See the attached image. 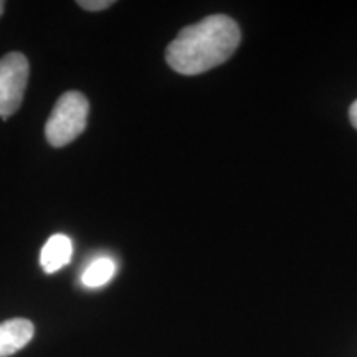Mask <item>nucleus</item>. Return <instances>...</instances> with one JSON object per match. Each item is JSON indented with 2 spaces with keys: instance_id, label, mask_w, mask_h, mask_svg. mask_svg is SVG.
<instances>
[{
  "instance_id": "nucleus-1",
  "label": "nucleus",
  "mask_w": 357,
  "mask_h": 357,
  "mask_svg": "<svg viewBox=\"0 0 357 357\" xmlns=\"http://www.w3.org/2000/svg\"><path fill=\"white\" fill-rule=\"evenodd\" d=\"M240 26L227 15H212L185 26L166 50V60L181 75H200L225 63L240 45Z\"/></svg>"
},
{
  "instance_id": "nucleus-2",
  "label": "nucleus",
  "mask_w": 357,
  "mask_h": 357,
  "mask_svg": "<svg viewBox=\"0 0 357 357\" xmlns=\"http://www.w3.org/2000/svg\"><path fill=\"white\" fill-rule=\"evenodd\" d=\"M88 111L89 102L79 91H66L61 95L45 126L47 141L53 147H63L73 142L86 128Z\"/></svg>"
},
{
  "instance_id": "nucleus-3",
  "label": "nucleus",
  "mask_w": 357,
  "mask_h": 357,
  "mask_svg": "<svg viewBox=\"0 0 357 357\" xmlns=\"http://www.w3.org/2000/svg\"><path fill=\"white\" fill-rule=\"evenodd\" d=\"M29 60L24 53L12 52L0 58V118L7 119L22 106L26 82Z\"/></svg>"
},
{
  "instance_id": "nucleus-4",
  "label": "nucleus",
  "mask_w": 357,
  "mask_h": 357,
  "mask_svg": "<svg viewBox=\"0 0 357 357\" xmlns=\"http://www.w3.org/2000/svg\"><path fill=\"white\" fill-rule=\"evenodd\" d=\"M35 326L29 319H8L0 323V357L13 356L32 341Z\"/></svg>"
},
{
  "instance_id": "nucleus-5",
  "label": "nucleus",
  "mask_w": 357,
  "mask_h": 357,
  "mask_svg": "<svg viewBox=\"0 0 357 357\" xmlns=\"http://www.w3.org/2000/svg\"><path fill=\"white\" fill-rule=\"evenodd\" d=\"M73 255V243L66 235L56 234L47 240L40 253V265L45 273H55L66 266Z\"/></svg>"
},
{
  "instance_id": "nucleus-6",
  "label": "nucleus",
  "mask_w": 357,
  "mask_h": 357,
  "mask_svg": "<svg viewBox=\"0 0 357 357\" xmlns=\"http://www.w3.org/2000/svg\"><path fill=\"white\" fill-rule=\"evenodd\" d=\"M116 275V263L108 257L96 258L88 265L82 275V283L86 288H100L109 283Z\"/></svg>"
},
{
  "instance_id": "nucleus-7",
  "label": "nucleus",
  "mask_w": 357,
  "mask_h": 357,
  "mask_svg": "<svg viewBox=\"0 0 357 357\" xmlns=\"http://www.w3.org/2000/svg\"><path fill=\"white\" fill-rule=\"evenodd\" d=\"M78 6L88 12H100L113 6V0H79Z\"/></svg>"
},
{
  "instance_id": "nucleus-8",
  "label": "nucleus",
  "mask_w": 357,
  "mask_h": 357,
  "mask_svg": "<svg viewBox=\"0 0 357 357\" xmlns=\"http://www.w3.org/2000/svg\"><path fill=\"white\" fill-rule=\"evenodd\" d=\"M349 119H351L352 126L357 129V100L352 102L351 108H349Z\"/></svg>"
},
{
  "instance_id": "nucleus-9",
  "label": "nucleus",
  "mask_w": 357,
  "mask_h": 357,
  "mask_svg": "<svg viewBox=\"0 0 357 357\" xmlns=\"http://www.w3.org/2000/svg\"><path fill=\"white\" fill-rule=\"evenodd\" d=\"M3 7H6V2H2V0H0V15L3 13Z\"/></svg>"
}]
</instances>
